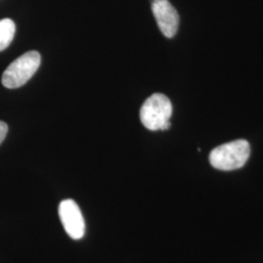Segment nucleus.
<instances>
[{
	"label": "nucleus",
	"mask_w": 263,
	"mask_h": 263,
	"mask_svg": "<svg viewBox=\"0 0 263 263\" xmlns=\"http://www.w3.org/2000/svg\"><path fill=\"white\" fill-rule=\"evenodd\" d=\"M251 154L250 143L245 140L230 141L213 149L210 154L211 165L220 171L240 169Z\"/></svg>",
	"instance_id": "f257e3e1"
},
{
	"label": "nucleus",
	"mask_w": 263,
	"mask_h": 263,
	"mask_svg": "<svg viewBox=\"0 0 263 263\" xmlns=\"http://www.w3.org/2000/svg\"><path fill=\"white\" fill-rule=\"evenodd\" d=\"M173 113V105L165 95L153 94L141 106L140 111L142 125L151 131H166L170 129V118Z\"/></svg>",
	"instance_id": "f03ea898"
},
{
	"label": "nucleus",
	"mask_w": 263,
	"mask_h": 263,
	"mask_svg": "<svg viewBox=\"0 0 263 263\" xmlns=\"http://www.w3.org/2000/svg\"><path fill=\"white\" fill-rule=\"evenodd\" d=\"M41 64L37 51H28L16 59L2 76V84L8 89H16L26 84L34 76Z\"/></svg>",
	"instance_id": "7ed1b4c3"
},
{
	"label": "nucleus",
	"mask_w": 263,
	"mask_h": 263,
	"mask_svg": "<svg viewBox=\"0 0 263 263\" xmlns=\"http://www.w3.org/2000/svg\"><path fill=\"white\" fill-rule=\"evenodd\" d=\"M59 216L67 235L74 240L84 237L85 221L76 201L66 199L59 206Z\"/></svg>",
	"instance_id": "20e7f679"
},
{
	"label": "nucleus",
	"mask_w": 263,
	"mask_h": 263,
	"mask_svg": "<svg viewBox=\"0 0 263 263\" xmlns=\"http://www.w3.org/2000/svg\"><path fill=\"white\" fill-rule=\"evenodd\" d=\"M151 9L161 32L166 37H174L179 29L178 11L175 9L169 0H153Z\"/></svg>",
	"instance_id": "39448f33"
},
{
	"label": "nucleus",
	"mask_w": 263,
	"mask_h": 263,
	"mask_svg": "<svg viewBox=\"0 0 263 263\" xmlns=\"http://www.w3.org/2000/svg\"><path fill=\"white\" fill-rule=\"evenodd\" d=\"M16 31L15 23L11 19L0 20V52L8 48Z\"/></svg>",
	"instance_id": "423d86ee"
},
{
	"label": "nucleus",
	"mask_w": 263,
	"mask_h": 263,
	"mask_svg": "<svg viewBox=\"0 0 263 263\" xmlns=\"http://www.w3.org/2000/svg\"><path fill=\"white\" fill-rule=\"evenodd\" d=\"M8 133V126L6 123L0 121V144L5 140Z\"/></svg>",
	"instance_id": "0eeeda50"
}]
</instances>
